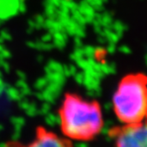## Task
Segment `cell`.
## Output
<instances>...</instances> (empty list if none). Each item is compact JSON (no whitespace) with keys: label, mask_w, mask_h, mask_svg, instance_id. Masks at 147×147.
Wrapping results in <instances>:
<instances>
[{"label":"cell","mask_w":147,"mask_h":147,"mask_svg":"<svg viewBox=\"0 0 147 147\" xmlns=\"http://www.w3.org/2000/svg\"><path fill=\"white\" fill-rule=\"evenodd\" d=\"M60 127L63 136L70 141L90 142L104 127L100 104L76 92H66L58 110Z\"/></svg>","instance_id":"1"},{"label":"cell","mask_w":147,"mask_h":147,"mask_svg":"<svg viewBox=\"0 0 147 147\" xmlns=\"http://www.w3.org/2000/svg\"><path fill=\"white\" fill-rule=\"evenodd\" d=\"M114 113L121 123L127 124L147 117V75L142 72L124 75L112 97Z\"/></svg>","instance_id":"2"},{"label":"cell","mask_w":147,"mask_h":147,"mask_svg":"<svg viewBox=\"0 0 147 147\" xmlns=\"http://www.w3.org/2000/svg\"><path fill=\"white\" fill-rule=\"evenodd\" d=\"M109 136L114 147H147V117L137 123L113 127Z\"/></svg>","instance_id":"3"},{"label":"cell","mask_w":147,"mask_h":147,"mask_svg":"<svg viewBox=\"0 0 147 147\" xmlns=\"http://www.w3.org/2000/svg\"><path fill=\"white\" fill-rule=\"evenodd\" d=\"M8 147H74L72 141L66 137H61L46 127H37L35 135L31 142L22 145L21 143H11Z\"/></svg>","instance_id":"4"}]
</instances>
